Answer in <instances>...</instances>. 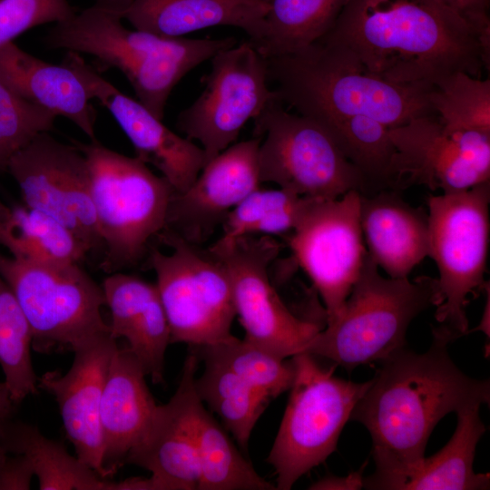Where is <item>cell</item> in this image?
<instances>
[{
    "label": "cell",
    "mask_w": 490,
    "mask_h": 490,
    "mask_svg": "<svg viewBox=\"0 0 490 490\" xmlns=\"http://www.w3.org/2000/svg\"><path fill=\"white\" fill-rule=\"evenodd\" d=\"M433 337L425 353L404 347L378 362L350 416L372 439L376 471L364 478L363 487L374 489L422 459L431 432L446 415L489 401L488 380L466 376L451 359L446 348L456 338L440 326Z\"/></svg>",
    "instance_id": "6da1fadb"
},
{
    "label": "cell",
    "mask_w": 490,
    "mask_h": 490,
    "mask_svg": "<svg viewBox=\"0 0 490 490\" xmlns=\"http://www.w3.org/2000/svg\"><path fill=\"white\" fill-rule=\"evenodd\" d=\"M320 39L400 84L434 86L456 72L489 70L490 41L437 0H348Z\"/></svg>",
    "instance_id": "7a4b0ae2"
},
{
    "label": "cell",
    "mask_w": 490,
    "mask_h": 490,
    "mask_svg": "<svg viewBox=\"0 0 490 490\" xmlns=\"http://www.w3.org/2000/svg\"><path fill=\"white\" fill-rule=\"evenodd\" d=\"M266 62L278 99L318 123L363 115L396 127L434 113L429 101L433 86L385 80L348 49L323 39Z\"/></svg>",
    "instance_id": "3957f363"
},
{
    "label": "cell",
    "mask_w": 490,
    "mask_h": 490,
    "mask_svg": "<svg viewBox=\"0 0 490 490\" xmlns=\"http://www.w3.org/2000/svg\"><path fill=\"white\" fill-rule=\"evenodd\" d=\"M42 41L48 49L92 55L98 72L118 69L138 101L161 120L169 95L181 78L237 44L233 37L186 39L131 30L118 15L95 3L54 24Z\"/></svg>",
    "instance_id": "277c9868"
},
{
    "label": "cell",
    "mask_w": 490,
    "mask_h": 490,
    "mask_svg": "<svg viewBox=\"0 0 490 490\" xmlns=\"http://www.w3.org/2000/svg\"><path fill=\"white\" fill-rule=\"evenodd\" d=\"M439 303L436 279L385 278L367 252L342 309L326 321L305 353L326 358L347 370L380 362L406 346L411 321Z\"/></svg>",
    "instance_id": "5b68a950"
},
{
    "label": "cell",
    "mask_w": 490,
    "mask_h": 490,
    "mask_svg": "<svg viewBox=\"0 0 490 490\" xmlns=\"http://www.w3.org/2000/svg\"><path fill=\"white\" fill-rule=\"evenodd\" d=\"M74 144L88 162L103 250L100 268L111 274L134 267L164 229L173 189L136 156L119 153L96 139Z\"/></svg>",
    "instance_id": "8992f818"
},
{
    "label": "cell",
    "mask_w": 490,
    "mask_h": 490,
    "mask_svg": "<svg viewBox=\"0 0 490 490\" xmlns=\"http://www.w3.org/2000/svg\"><path fill=\"white\" fill-rule=\"evenodd\" d=\"M294 378L278 434L267 457L276 488L289 490L336 449L338 437L370 380L356 383L334 376L314 356L292 357Z\"/></svg>",
    "instance_id": "52a82bcc"
},
{
    "label": "cell",
    "mask_w": 490,
    "mask_h": 490,
    "mask_svg": "<svg viewBox=\"0 0 490 490\" xmlns=\"http://www.w3.org/2000/svg\"><path fill=\"white\" fill-rule=\"evenodd\" d=\"M0 274L14 291L42 354L74 352L110 334L102 286L79 263H35L0 253Z\"/></svg>",
    "instance_id": "ba28073f"
},
{
    "label": "cell",
    "mask_w": 490,
    "mask_h": 490,
    "mask_svg": "<svg viewBox=\"0 0 490 490\" xmlns=\"http://www.w3.org/2000/svg\"><path fill=\"white\" fill-rule=\"evenodd\" d=\"M490 184L427 198L429 257L436 264L440 303L435 318L456 338L468 332L470 296L486 289Z\"/></svg>",
    "instance_id": "9c48e42d"
},
{
    "label": "cell",
    "mask_w": 490,
    "mask_h": 490,
    "mask_svg": "<svg viewBox=\"0 0 490 490\" xmlns=\"http://www.w3.org/2000/svg\"><path fill=\"white\" fill-rule=\"evenodd\" d=\"M254 137L260 139V183L273 182L298 195L322 200L337 199L353 190L369 194L358 170L314 120L289 113L276 99L254 119Z\"/></svg>",
    "instance_id": "30bf717a"
},
{
    "label": "cell",
    "mask_w": 490,
    "mask_h": 490,
    "mask_svg": "<svg viewBox=\"0 0 490 490\" xmlns=\"http://www.w3.org/2000/svg\"><path fill=\"white\" fill-rule=\"evenodd\" d=\"M169 248L151 247L146 265L156 275V288L170 327L171 343L211 345L230 337L236 317L228 271L208 249L161 231Z\"/></svg>",
    "instance_id": "8fae6325"
},
{
    "label": "cell",
    "mask_w": 490,
    "mask_h": 490,
    "mask_svg": "<svg viewBox=\"0 0 490 490\" xmlns=\"http://www.w3.org/2000/svg\"><path fill=\"white\" fill-rule=\"evenodd\" d=\"M280 248L271 236L250 235L208 250L228 271L236 317L245 331L243 339L285 359L304 353L323 327L295 316L272 286L269 268Z\"/></svg>",
    "instance_id": "7c38bea8"
},
{
    "label": "cell",
    "mask_w": 490,
    "mask_h": 490,
    "mask_svg": "<svg viewBox=\"0 0 490 490\" xmlns=\"http://www.w3.org/2000/svg\"><path fill=\"white\" fill-rule=\"evenodd\" d=\"M211 60L203 92L176 122L187 139L201 144L206 162L233 144L245 123L278 99L268 81L266 58L249 41Z\"/></svg>",
    "instance_id": "4fadbf2b"
},
{
    "label": "cell",
    "mask_w": 490,
    "mask_h": 490,
    "mask_svg": "<svg viewBox=\"0 0 490 490\" xmlns=\"http://www.w3.org/2000/svg\"><path fill=\"white\" fill-rule=\"evenodd\" d=\"M361 192L337 199H315L288 243L325 306L326 321L342 309L367 255L360 226Z\"/></svg>",
    "instance_id": "5bb4252c"
},
{
    "label": "cell",
    "mask_w": 490,
    "mask_h": 490,
    "mask_svg": "<svg viewBox=\"0 0 490 490\" xmlns=\"http://www.w3.org/2000/svg\"><path fill=\"white\" fill-rule=\"evenodd\" d=\"M396 149L391 189L424 185L442 194L466 191L490 179V133L446 131L435 113L390 127Z\"/></svg>",
    "instance_id": "9a60e30c"
},
{
    "label": "cell",
    "mask_w": 490,
    "mask_h": 490,
    "mask_svg": "<svg viewBox=\"0 0 490 490\" xmlns=\"http://www.w3.org/2000/svg\"><path fill=\"white\" fill-rule=\"evenodd\" d=\"M6 172L25 206L54 219L90 251L102 248L88 162L75 144L42 132L11 158Z\"/></svg>",
    "instance_id": "2e32d148"
},
{
    "label": "cell",
    "mask_w": 490,
    "mask_h": 490,
    "mask_svg": "<svg viewBox=\"0 0 490 490\" xmlns=\"http://www.w3.org/2000/svg\"><path fill=\"white\" fill-rule=\"evenodd\" d=\"M260 142L253 137L231 144L205 163L187 190L173 191L162 230L194 245L207 240L232 209L260 187Z\"/></svg>",
    "instance_id": "e0dca14e"
},
{
    "label": "cell",
    "mask_w": 490,
    "mask_h": 490,
    "mask_svg": "<svg viewBox=\"0 0 490 490\" xmlns=\"http://www.w3.org/2000/svg\"><path fill=\"white\" fill-rule=\"evenodd\" d=\"M62 63L77 74L91 99L111 113L131 141L137 158L154 166L174 192H182L191 185L206 163L201 147L173 132L139 101L120 92L80 54L67 51Z\"/></svg>",
    "instance_id": "ac0fdd59"
},
{
    "label": "cell",
    "mask_w": 490,
    "mask_h": 490,
    "mask_svg": "<svg viewBox=\"0 0 490 490\" xmlns=\"http://www.w3.org/2000/svg\"><path fill=\"white\" fill-rule=\"evenodd\" d=\"M199 358L186 357L179 386L164 405H157L149 426L126 459L151 472L152 490H197L201 479L194 416L201 401L195 379Z\"/></svg>",
    "instance_id": "d6986e66"
},
{
    "label": "cell",
    "mask_w": 490,
    "mask_h": 490,
    "mask_svg": "<svg viewBox=\"0 0 490 490\" xmlns=\"http://www.w3.org/2000/svg\"><path fill=\"white\" fill-rule=\"evenodd\" d=\"M117 345L111 334L96 337L74 351V361L66 373L47 371L37 377L38 387L57 402L66 436L76 456L106 479L100 405Z\"/></svg>",
    "instance_id": "ffe728a7"
},
{
    "label": "cell",
    "mask_w": 490,
    "mask_h": 490,
    "mask_svg": "<svg viewBox=\"0 0 490 490\" xmlns=\"http://www.w3.org/2000/svg\"><path fill=\"white\" fill-rule=\"evenodd\" d=\"M134 29L162 37L219 25L245 31L250 42L263 32L267 0H94Z\"/></svg>",
    "instance_id": "44dd1931"
},
{
    "label": "cell",
    "mask_w": 490,
    "mask_h": 490,
    "mask_svg": "<svg viewBox=\"0 0 490 490\" xmlns=\"http://www.w3.org/2000/svg\"><path fill=\"white\" fill-rule=\"evenodd\" d=\"M360 226L368 255L389 278L406 279L429 257L428 215L383 189L360 197Z\"/></svg>",
    "instance_id": "7402d4cb"
},
{
    "label": "cell",
    "mask_w": 490,
    "mask_h": 490,
    "mask_svg": "<svg viewBox=\"0 0 490 490\" xmlns=\"http://www.w3.org/2000/svg\"><path fill=\"white\" fill-rule=\"evenodd\" d=\"M102 289L112 338H124L146 376L162 383L171 333L156 285L118 271L103 279Z\"/></svg>",
    "instance_id": "603a6c76"
},
{
    "label": "cell",
    "mask_w": 490,
    "mask_h": 490,
    "mask_svg": "<svg viewBox=\"0 0 490 490\" xmlns=\"http://www.w3.org/2000/svg\"><path fill=\"white\" fill-rule=\"evenodd\" d=\"M145 377L143 368L128 347L117 345L100 405L106 477L126 465L128 455L145 433L157 406Z\"/></svg>",
    "instance_id": "cb8c5ba5"
},
{
    "label": "cell",
    "mask_w": 490,
    "mask_h": 490,
    "mask_svg": "<svg viewBox=\"0 0 490 490\" xmlns=\"http://www.w3.org/2000/svg\"><path fill=\"white\" fill-rule=\"evenodd\" d=\"M0 81L24 100L72 121L95 140L96 112L77 74L64 64H53L14 42L0 46Z\"/></svg>",
    "instance_id": "d4e9b609"
},
{
    "label": "cell",
    "mask_w": 490,
    "mask_h": 490,
    "mask_svg": "<svg viewBox=\"0 0 490 490\" xmlns=\"http://www.w3.org/2000/svg\"><path fill=\"white\" fill-rule=\"evenodd\" d=\"M480 407L472 405L456 412V430L441 450L380 481L374 489H488L489 474H476L473 469L476 445L485 431L479 416Z\"/></svg>",
    "instance_id": "484cf974"
},
{
    "label": "cell",
    "mask_w": 490,
    "mask_h": 490,
    "mask_svg": "<svg viewBox=\"0 0 490 490\" xmlns=\"http://www.w3.org/2000/svg\"><path fill=\"white\" fill-rule=\"evenodd\" d=\"M0 446L28 461L41 490H120V482L101 477L62 443L12 416L0 417Z\"/></svg>",
    "instance_id": "4316f807"
},
{
    "label": "cell",
    "mask_w": 490,
    "mask_h": 490,
    "mask_svg": "<svg viewBox=\"0 0 490 490\" xmlns=\"http://www.w3.org/2000/svg\"><path fill=\"white\" fill-rule=\"evenodd\" d=\"M0 245L10 256L35 263H80L89 249L46 213L0 201Z\"/></svg>",
    "instance_id": "83f0119b"
},
{
    "label": "cell",
    "mask_w": 490,
    "mask_h": 490,
    "mask_svg": "<svg viewBox=\"0 0 490 490\" xmlns=\"http://www.w3.org/2000/svg\"><path fill=\"white\" fill-rule=\"evenodd\" d=\"M348 0H267L261 37L250 42L265 58L299 52L322 38Z\"/></svg>",
    "instance_id": "f1b7e54d"
},
{
    "label": "cell",
    "mask_w": 490,
    "mask_h": 490,
    "mask_svg": "<svg viewBox=\"0 0 490 490\" xmlns=\"http://www.w3.org/2000/svg\"><path fill=\"white\" fill-rule=\"evenodd\" d=\"M201 479L198 490H276L241 455L200 401L194 416Z\"/></svg>",
    "instance_id": "f546056e"
},
{
    "label": "cell",
    "mask_w": 490,
    "mask_h": 490,
    "mask_svg": "<svg viewBox=\"0 0 490 490\" xmlns=\"http://www.w3.org/2000/svg\"><path fill=\"white\" fill-rule=\"evenodd\" d=\"M315 199L281 188L259 187L228 214L220 236L211 247H223L240 237L257 234L288 236Z\"/></svg>",
    "instance_id": "4dcf8cb0"
},
{
    "label": "cell",
    "mask_w": 490,
    "mask_h": 490,
    "mask_svg": "<svg viewBox=\"0 0 490 490\" xmlns=\"http://www.w3.org/2000/svg\"><path fill=\"white\" fill-rule=\"evenodd\" d=\"M195 379L197 395L221 419L240 447L247 449L251 432L270 399L228 368L203 361Z\"/></svg>",
    "instance_id": "1f68e13d"
},
{
    "label": "cell",
    "mask_w": 490,
    "mask_h": 490,
    "mask_svg": "<svg viewBox=\"0 0 490 490\" xmlns=\"http://www.w3.org/2000/svg\"><path fill=\"white\" fill-rule=\"evenodd\" d=\"M319 124L358 170L369 194L391 189V165L396 149L389 126L363 115L337 118Z\"/></svg>",
    "instance_id": "d6a6232c"
},
{
    "label": "cell",
    "mask_w": 490,
    "mask_h": 490,
    "mask_svg": "<svg viewBox=\"0 0 490 490\" xmlns=\"http://www.w3.org/2000/svg\"><path fill=\"white\" fill-rule=\"evenodd\" d=\"M32 330L8 283L0 274V366L15 406L38 391L32 359Z\"/></svg>",
    "instance_id": "836d02e7"
},
{
    "label": "cell",
    "mask_w": 490,
    "mask_h": 490,
    "mask_svg": "<svg viewBox=\"0 0 490 490\" xmlns=\"http://www.w3.org/2000/svg\"><path fill=\"white\" fill-rule=\"evenodd\" d=\"M190 348L199 360L228 368L270 400L289 390L294 378L292 361L286 362L233 335L214 344Z\"/></svg>",
    "instance_id": "e575fe53"
},
{
    "label": "cell",
    "mask_w": 490,
    "mask_h": 490,
    "mask_svg": "<svg viewBox=\"0 0 490 490\" xmlns=\"http://www.w3.org/2000/svg\"><path fill=\"white\" fill-rule=\"evenodd\" d=\"M429 101L446 131L490 133V80L456 72L433 86Z\"/></svg>",
    "instance_id": "d590c367"
},
{
    "label": "cell",
    "mask_w": 490,
    "mask_h": 490,
    "mask_svg": "<svg viewBox=\"0 0 490 490\" xmlns=\"http://www.w3.org/2000/svg\"><path fill=\"white\" fill-rule=\"evenodd\" d=\"M56 118L0 81V173L7 172L11 158L34 137L52 131Z\"/></svg>",
    "instance_id": "8d00e7d4"
},
{
    "label": "cell",
    "mask_w": 490,
    "mask_h": 490,
    "mask_svg": "<svg viewBox=\"0 0 490 490\" xmlns=\"http://www.w3.org/2000/svg\"><path fill=\"white\" fill-rule=\"evenodd\" d=\"M76 11L68 0H0V46L31 28L65 20Z\"/></svg>",
    "instance_id": "74e56055"
},
{
    "label": "cell",
    "mask_w": 490,
    "mask_h": 490,
    "mask_svg": "<svg viewBox=\"0 0 490 490\" xmlns=\"http://www.w3.org/2000/svg\"><path fill=\"white\" fill-rule=\"evenodd\" d=\"M490 41L489 0H437Z\"/></svg>",
    "instance_id": "f35d334b"
},
{
    "label": "cell",
    "mask_w": 490,
    "mask_h": 490,
    "mask_svg": "<svg viewBox=\"0 0 490 490\" xmlns=\"http://www.w3.org/2000/svg\"><path fill=\"white\" fill-rule=\"evenodd\" d=\"M33 476V469L22 455L7 454L0 470V490L29 489Z\"/></svg>",
    "instance_id": "ab89813d"
},
{
    "label": "cell",
    "mask_w": 490,
    "mask_h": 490,
    "mask_svg": "<svg viewBox=\"0 0 490 490\" xmlns=\"http://www.w3.org/2000/svg\"><path fill=\"white\" fill-rule=\"evenodd\" d=\"M364 465L358 471L346 476H326L312 484L309 489L316 490H358L364 486Z\"/></svg>",
    "instance_id": "60d3db41"
},
{
    "label": "cell",
    "mask_w": 490,
    "mask_h": 490,
    "mask_svg": "<svg viewBox=\"0 0 490 490\" xmlns=\"http://www.w3.org/2000/svg\"><path fill=\"white\" fill-rule=\"evenodd\" d=\"M15 407L5 383H0V417L12 416Z\"/></svg>",
    "instance_id": "b9f144b4"
},
{
    "label": "cell",
    "mask_w": 490,
    "mask_h": 490,
    "mask_svg": "<svg viewBox=\"0 0 490 490\" xmlns=\"http://www.w3.org/2000/svg\"><path fill=\"white\" fill-rule=\"evenodd\" d=\"M6 456H7L6 452L0 446V470L5 464Z\"/></svg>",
    "instance_id": "7bdbcfd3"
}]
</instances>
